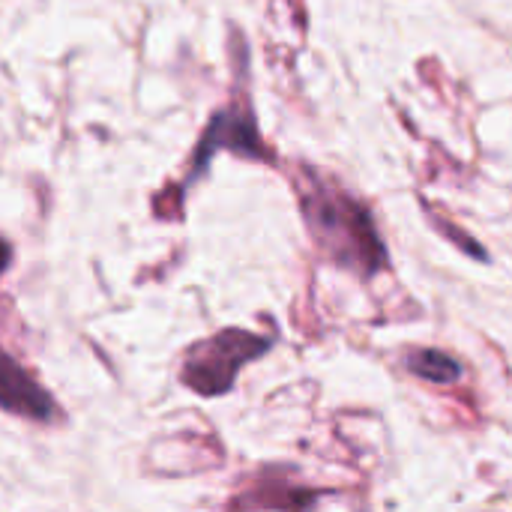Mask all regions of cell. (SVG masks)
<instances>
[{"instance_id":"1","label":"cell","mask_w":512,"mask_h":512,"mask_svg":"<svg viewBox=\"0 0 512 512\" xmlns=\"http://www.w3.org/2000/svg\"><path fill=\"white\" fill-rule=\"evenodd\" d=\"M300 198L312 237L333 261H339L342 267H354L366 276L387 264V252L369 210L360 207L351 195L309 174L303 180Z\"/></svg>"},{"instance_id":"2","label":"cell","mask_w":512,"mask_h":512,"mask_svg":"<svg viewBox=\"0 0 512 512\" xmlns=\"http://www.w3.org/2000/svg\"><path fill=\"white\" fill-rule=\"evenodd\" d=\"M270 348L267 339L246 330H225L201 345H195L183 366V381L201 396H219L231 390L237 369Z\"/></svg>"},{"instance_id":"3","label":"cell","mask_w":512,"mask_h":512,"mask_svg":"<svg viewBox=\"0 0 512 512\" xmlns=\"http://www.w3.org/2000/svg\"><path fill=\"white\" fill-rule=\"evenodd\" d=\"M0 408L39 423H48L57 414L48 393L3 351H0Z\"/></svg>"},{"instance_id":"4","label":"cell","mask_w":512,"mask_h":512,"mask_svg":"<svg viewBox=\"0 0 512 512\" xmlns=\"http://www.w3.org/2000/svg\"><path fill=\"white\" fill-rule=\"evenodd\" d=\"M213 150H234V153H243V156H252V159L267 156L252 117L240 114V111H222V114L213 117V123H210V129L204 135V144L198 150V165H204Z\"/></svg>"},{"instance_id":"5","label":"cell","mask_w":512,"mask_h":512,"mask_svg":"<svg viewBox=\"0 0 512 512\" xmlns=\"http://www.w3.org/2000/svg\"><path fill=\"white\" fill-rule=\"evenodd\" d=\"M408 369L423 378V381H432V384H456L462 378V366L444 354V351H432V348H423V351H414L408 357Z\"/></svg>"},{"instance_id":"6","label":"cell","mask_w":512,"mask_h":512,"mask_svg":"<svg viewBox=\"0 0 512 512\" xmlns=\"http://www.w3.org/2000/svg\"><path fill=\"white\" fill-rule=\"evenodd\" d=\"M6 264H9V246L0 240V273L6 270Z\"/></svg>"}]
</instances>
